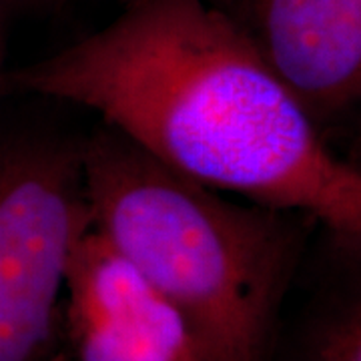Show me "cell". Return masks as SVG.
Instances as JSON below:
<instances>
[{
	"mask_svg": "<svg viewBox=\"0 0 361 361\" xmlns=\"http://www.w3.org/2000/svg\"><path fill=\"white\" fill-rule=\"evenodd\" d=\"M54 361H211L167 297L87 219L66 267Z\"/></svg>",
	"mask_w": 361,
	"mask_h": 361,
	"instance_id": "cell-4",
	"label": "cell"
},
{
	"mask_svg": "<svg viewBox=\"0 0 361 361\" xmlns=\"http://www.w3.org/2000/svg\"><path fill=\"white\" fill-rule=\"evenodd\" d=\"M305 361H361V310L351 303L313 334Z\"/></svg>",
	"mask_w": 361,
	"mask_h": 361,
	"instance_id": "cell-6",
	"label": "cell"
},
{
	"mask_svg": "<svg viewBox=\"0 0 361 361\" xmlns=\"http://www.w3.org/2000/svg\"><path fill=\"white\" fill-rule=\"evenodd\" d=\"M89 219L78 145L0 141V361H51L71 251Z\"/></svg>",
	"mask_w": 361,
	"mask_h": 361,
	"instance_id": "cell-3",
	"label": "cell"
},
{
	"mask_svg": "<svg viewBox=\"0 0 361 361\" xmlns=\"http://www.w3.org/2000/svg\"><path fill=\"white\" fill-rule=\"evenodd\" d=\"M0 59H2V56H0Z\"/></svg>",
	"mask_w": 361,
	"mask_h": 361,
	"instance_id": "cell-8",
	"label": "cell"
},
{
	"mask_svg": "<svg viewBox=\"0 0 361 361\" xmlns=\"http://www.w3.org/2000/svg\"><path fill=\"white\" fill-rule=\"evenodd\" d=\"M78 153L90 223L183 313L211 361H267L313 221L229 201L106 125Z\"/></svg>",
	"mask_w": 361,
	"mask_h": 361,
	"instance_id": "cell-2",
	"label": "cell"
},
{
	"mask_svg": "<svg viewBox=\"0 0 361 361\" xmlns=\"http://www.w3.org/2000/svg\"><path fill=\"white\" fill-rule=\"evenodd\" d=\"M8 85L99 113L187 179L360 243V171L327 147L241 25L205 0H127L113 23Z\"/></svg>",
	"mask_w": 361,
	"mask_h": 361,
	"instance_id": "cell-1",
	"label": "cell"
},
{
	"mask_svg": "<svg viewBox=\"0 0 361 361\" xmlns=\"http://www.w3.org/2000/svg\"><path fill=\"white\" fill-rule=\"evenodd\" d=\"M233 18L319 129L357 103L361 0H247Z\"/></svg>",
	"mask_w": 361,
	"mask_h": 361,
	"instance_id": "cell-5",
	"label": "cell"
},
{
	"mask_svg": "<svg viewBox=\"0 0 361 361\" xmlns=\"http://www.w3.org/2000/svg\"><path fill=\"white\" fill-rule=\"evenodd\" d=\"M0 2H30V0H0ZM35 2V0H32Z\"/></svg>",
	"mask_w": 361,
	"mask_h": 361,
	"instance_id": "cell-7",
	"label": "cell"
}]
</instances>
